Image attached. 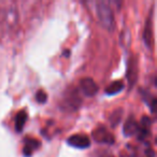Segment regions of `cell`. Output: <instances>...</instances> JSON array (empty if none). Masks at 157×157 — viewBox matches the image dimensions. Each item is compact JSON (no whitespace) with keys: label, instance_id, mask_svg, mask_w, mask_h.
I'll list each match as a JSON object with an SVG mask.
<instances>
[{"label":"cell","instance_id":"2","mask_svg":"<svg viewBox=\"0 0 157 157\" xmlns=\"http://www.w3.org/2000/svg\"><path fill=\"white\" fill-rule=\"evenodd\" d=\"M82 99L78 95V92L75 88H69L63 94V99L61 101V107L68 111H76L80 108Z\"/></svg>","mask_w":157,"mask_h":157},{"label":"cell","instance_id":"11","mask_svg":"<svg viewBox=\"0 0 157 157\" xmlns=\"http://www.w3.org/2000/svg\"><path fill=\"white\" fill-rule=\"evenodd\" d=\"M26 121H27L26 112H24V111L18 112L15 117V129L17 132H21V131L23 130L25 124H26Z\"/></svg>","mask_w":157,"mask_h":157},{"label":"cell","instance_id":"7","mask_svg":"<svg viewBox=\"0 0 157 157\" xmlns=\"http://www.w3.org/2000/svg\"><path fill=\"white\" fill-rule=\"evenodd\" d=\"M138 130H139V124L137 123V121L133 117H129L124 124V129H123L124 135L129 137V136H132L135 133H137Z\"/></svg>","mask_w":157,"mask_h":157},{"label":"cell","instance_id":"10","mask_svg":"<svg viewBox=\"0 0 157 157\" xmlns=\"http://www.w3.org/2000/svg\"><path fill=\"white\" fill-rule=\"evenodd\" d=\"M124 88V83L122 81H114L105 88V94L107 95H116L120 92H122V90Z\"/></svg>","mask_w":157,"mask_h":157},{"label":"cell","instance_id":"9","mask_svg":"<svg viewBox=\"0 0 157 157\" xmlns=\"http://www.w3.org/2000/svg\"><path fill=\"white\" fill-rule=\"evenodd\" d=\"M40 145V142L36 139H28L26 141V144L24 146V150H23V153H24L25 156H31L33 152L35 150H37Z\"/></svg>","mask_w":157,"mask_h":157},{"label":"cell","instance_id":"8","mask_svg":"<svg viewBox=\"0 0 157 157\" xmlns=\"http://www.w3.org/2000/svg\"><path fill=\"white\" fill-rule=\"evenodd\" d=\"M153 33H152V16L147 18L145 24V29H144V33H143V39L145 42V45L147 48H151L153 43Z\"/></svg>","mask_w":157,"mask_h":157},{"label":"cell","instance_id":"5","mask_svg":"<svg viewBox=\"0 0 157 157\" xmlns=\"http://www.w3.org/2000/svg\"><path fill=\"white\" fill-rule=\"evenodd\" d=\"M67 143L76 148H87L90 145V139L85 135H73L68 138Z\"/></svg>","mask_w":157,"mask_h":157},{"label":"cell","instance_id":"12","mask_svg":"<svg viewBox=\"0 0 157 157\" xmlns=\"http://www.w3.org/2000/svg\"><path fill=\"white\" fill-rule=\"evenodd\" d=\"M123 116V109H116L112 112V114L110 115V124L112 127H116L122 121Z\"/></svg>","mask_w":157,"mask_h":157},{"label":"cell","instance_id":"6","mask_svg":"<svg viewBox=\"0 0 157 157\" xmlns=\"http://www.w3.org/2000/svg\"><path fill=\"white\" fill-rule=\"evenodd\" d=\"M138 78V61L135 57H130L128 63V70H127V80H128L129 86L132 87L135 85Z\"/></svg>","mask_w":157,"mask_h":157},{"label":"cell","instance_id":"4","mask_svg":"<svg viewBox=\"0 0 157 157\" xmlns=\"http://www.w3.org/2000/svg\"><path fill=\"white\" fill-rule=\"evenodd\" d=\"M80 90L85 96L94 97L98 93V85L90 78H84L80 81Z\"/></svg>","mask_w":157,"mask_h":157},{"label":"cell","instance_id":"1","mask_svg":"<svg viewBox=\"0 0 157 157\" xmlns=\"http://www.w3.org/2000/svg\"><path fill=\"white\" fill-rule=\"evenodd\" d=\"M96 13L98 20L103 28L109 31H113L115 29V20L114 14L110 5L105 1H97L96 2Z\"/></svg>","mask_w":157,"mask_h":157},{"label":"cell","instance_id":"3","mask_svg":"<svg viewBox=\"0 0 157 157\" xmlns=\"http://www.w3.org/2000/svg\"><path fill=\"white\" fill-rule=\"evenodd\" d=\"M93 138L96 142L102 144H113L114 143V137L108 129L103 127H98L93 131Z\"/></svg>","mask_w":157,"mask_h":157},{"label":"cell","instance_id":"13","mask_svg":"<svg viewBox=\"0 0 157 157\" xmlns=\"http://www.w3.org/2000/svg\"><path fill=\"white\" fill-rule=\"evenodd\" d=\"M36 99L39 103H45L48 100V95L44 90H38L37 94H36Z\"/></svg>","mask_w":157,"mask_h":157}]
</instances>
